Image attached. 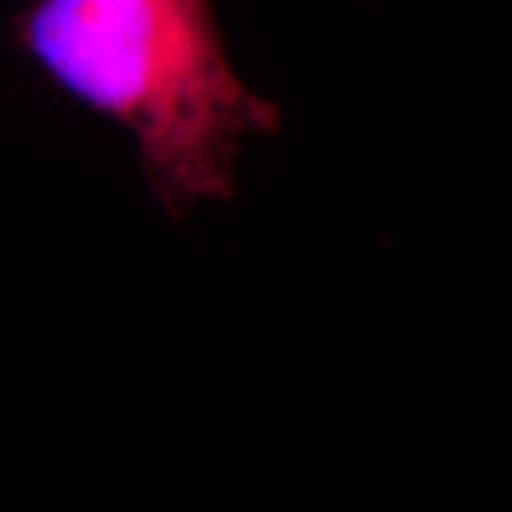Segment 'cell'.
<instances>
[{
  "mask_svg": "<svg viewBox=\"0 0 512 512\" xmlns=\"http://www.w3.org/2000/svg\"><path fill=\"white\" fill-rule=\"evenodd\" d=\"M12 35L52 86L126 128L168 220L234 200L242 143L282 128L234 72L211 0H35Z\"/></svg>",
  "mask_w": 512,
  "mask_h": 512,
  "instance_id": "cell-1",
  "label": "cell"
}]
</instances>
